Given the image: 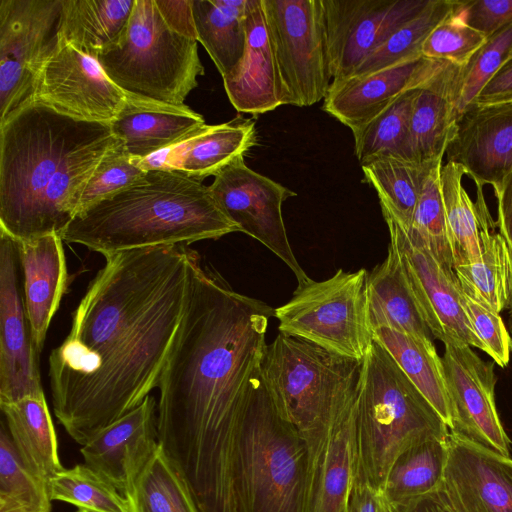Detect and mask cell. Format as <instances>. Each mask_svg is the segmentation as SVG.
I'll list each match as a JSON object with an SVG mask.
<instances>
[{"label":"cell","mask_w":512,"mask_h":512,"mask_svg":"<svg viewBox=\"0 0 512 512\" xmlns=\"http://www.w3.org/2000/svg\"><path fill=\"white\" fill-rule=\"evenodd\" d=\"M487 37L470 27L456 1L454 9L428 35L422 56L462 67L486 42Z\"/></svg>","instance_id":"cell-44"},{"label":"cell","mask_w":512,"mask_h":512,"mask_svg":"<svg viewBox=\"0 0 512 512\" xmlns=\"http://www.w3.org/2000/svg\"><path fill=\"white\" fill-rule=\"evenodd\" d=\"M463 167L447 162L441 167V188L453 268L473 263L480 256V220L475 203L465 190Z\"/></svg>","instance_id":"cell-37"},{"label":"cell","mask_w":512,"mask_h":512,"mask_svg":"<svg viewBox=\"0 0 512 512\" xmlns=\"http://www.w3.org/2000/svg\"><path fill=\"white\" fill-rule=\"evenodd\" d=\"M442 486L458 512H512L508 458L449 431Z\"/></svg>","instance_id":"cell-19"},{"label":"cell","mask_w":512,"mask_h":512,"mask_svg":"<svg viewBox=\"0 0 512 512\" xmlns=\"http://www.w3.org/2000/svg\"><path fill=\"white\" fill-rule=\"evenodd\" d=\"M239 231L202 181L177 171L150 170L77 213L60 236L106 257L138 248L187 246Z\"/></svg>","instance_id":"cell-4"},{"label":"cell","mask_w":512,"mask_h":512,"mask_svg":"<svg viewBox=\"0 0 512 512\" xmlns=\"http://www.w3.org/2000/svg\"><path fill=\"white\" fill-rule=\"evenodd\" d=\"M367 312L372 332L390 328L433 342L407 282L397 248L391 242L385 260L368 274Z\"/></svg>","instance_id":"cell-28"},{"label":"cell","mask_w":512,"mask_h":512,"mask_svg":"<svg viewBox=\"0 0 512 512\" xmlns=\"http://www.w3.org/2000/svg\"><path fill=\"white\" fill-rule=\"evenodd\" d=\"M259 363L246 390L238 463L241 512H308L306 445L279 414Z\"/></svg>","instance_id":"cell-7"},{"label":"cell","mask_w":512,"mask_h":512,"mask_svg":"<svg viewBox=\"0 0 512 512\" xmlns=\"http://www.w3.org/2000/svg\"><path fill=\"white\" fill-rule=\"evenodd\" d=\"M373 338L388 351L450 429L451 402L442 360L434 343L390 328L374 330Z\"/></svg>","instance_id":"cell-34"},{"label":"cell","mask_w":512,"mask_h":512,"mask_svg":"<svg viewBox=\"0 0 512 512\" xmlns=\"http://www.w3.org/2000/svg\"><path fill=\"white\" fill-rule=\"evenodd\" d=\"M498 202L497 225L512 252V170L493 188Z\"/></svg>","instance_id":"cell-50"},{"label":"cell","mask_w":512,"mask_h":512,"mask_svg":"<svg viewBox=\"0 0 512 512\" xmlns=\"http://www.w3.org/2000/svg\"><path fill=\"white\" fill-rule=\"evenodd\" d=\"M417 90L404 93L372 120L352 131L355 156L361 165L386 156L410 160L409 122Z\"/></svg>","instance_id":"cell-38"},{"label":"cell","mask_w":512,"mask_h":512,"mask_svg":"<svg viewBox=\"0 0 512 512\" xmlns=\"http://www.w3.org/2000/svg\"><path fill=\"white\" fill-rule=\"evenodd\" d=\"M510 332L512 334V322L510 324ZM510 351H512V335L510 336Z\"/></svg>","instance_id":"cell-55"},{"label":"cell","mask_w":512,"mask_h":512,"mask_svg":"<svg viewBox=\"0 0 512 512\" xmlns=\"http://www.w3.org/2000/svg\"><path fill=\"white\" fill-rule=\"evenodd\" d=\"M368 272L342 269L323 281L299 284L291 299L274 309L279 333L362 361L373 332L367 312Z\"/></svg>","instance_id":"cell-9"},{"label":"cell","mask_w":512,"mask_h":512,"mask_svg":"<svg viewBox=\"0 0 512 512\" xmlns=\"http://www.w3.org/2000/svg\"><path fill=\"white\" fill-rule=\"evenodd\" d=\"M390 242L400 256L402 267L432 336L444 343H464L484 351L460 303L461 288L454 271L435 258L424 240L412 229L383 214Z\"/></svg>","instance_id":"cell-13"},{"label":"cell","mask_w":512,"mask_h":512,"mask_svg":"<svg viewBox=\"0 0 512 512\" xmlns=\"http://www.w3.org/2000/svg\"><path fill=\"white\" fill-rule=\"evenodd\" d=\"M290 105L324 100L331 84L323 0H262Z\"/></svg>","instance_id":"cell-10"},{"label":"cell","mask_w":512,"mask_h":512,"mask_svg":"<svg viewBox=\"0 0 512 512\" xmlns=\"http://www.w3.org/2000/svg\"><path fill=\"white\" fill-rule=\"evenodd\" d=\"M225 214L244 232L266 246L294 273L298 285L309 281L298 263L282 215V205L296 193L249 168L239 157L214 176L209 186Z\"/></svg>","instance_id":"cell-12"},{"label":"cell","mask_w":512,"mask_h":512,"mask_svg":"<svg viewBox=\"0 0 512 512\" xmlns=\"http://www.w3.org/2000/svg\"><path fill=\"white\" fill-rule=\"evenodd\" d=\"M246 5L247 0H192L197 40L222 78L235 68L244 54Z\"/></svg>","instance_id":"cell-35"},{"label":"cell","mask_w":512,"mask_h":512,"mask_svg":"<svg viewBox=\"0 0 512 512\" xmlns=\"http://www.w3.org/2000/svg\"><path fill=\"white\" fill-rule=\"evenodd\" d=\"M135 0H62L58 39L95 59L125 29Z\"/></svg>","instance_id":"cell-33"},{"label":"cell","mask_w":512,"mask_h":512,"mask_svg":"<svg viewBox=\"0 0 512 512\" xmlns=\"http://www.w3.org/2000/svg\"><path fill=\"white\" fill-rule=\"evenodd\" d=\"M361 364L283 333L265 347L262 375L279 414L305 443L309 469L357 399Z\"/></svg>","instance_id":"cell-6"},{"label":"cell","mask_w":512,"mask_h":512,"mask_svg":"<svg viewBox=\"0 0 512 512\" xmlns=\"http://www.w3.org/2000/svg\"><path fill=\"white\" fill-rule=\"evenodd\" d=\"M437 411L373 338L361 364L354 423V480L381 490L396 458L430 438H447Z\"/></svg>","instance_id":"cell-5"},{"label":"cell","mask_w":512,"mask_h":512,"mask_svg":"<svg viewBox=\"0 0 512 512\" xmlns=\"http://www.w3.org/2000/svg\"><path fill=\"white\" fill-rule=\"evenodd\" d=\"M274 309L234 291L193 252L187 300L158 383V442L203 499L233 494L246 390Z\"/></svg>","instance_id":"cell-2"},{"label":"cell","mask_w":512,"mask_h":512,"mask_svg":"<svg viewBox=\"0 0 512 512\" xmlns=\"http://www.w3.org/2000/svg\"><path fill=\"white\" fill-rule=\"evenodd\" d=\"M48 483L35 475L19 457L6 424L0 430V510L51 512Z\"/></svg>","instance_id":"cell-40"},{"label":"cell","mask_w":512,"mask_h":512,"mask_svg":"<svg viewBox=\"0 0 512 512\" xmlns=\"http://www.w3.org/2000/svg\"><path fill=\"white\" fill-rule=\"evenodd\" d=\"M126 98L110 124L132 159H143L167 149L205 125L203 116L186 105Z\"/></svg>","instance_id":"cell-25"},{"label":"cell","mask_w":512,"mask_h":512,"mask_svg":"<svg viewBox=\"0 0 512 512\" xmlns=\"http://www.w3.org/2000/svg\"><path fill=\"white\" fill-rule=\"evenodd\" d=\"M404 512H458L441 485L438 489L413 503Z\"/></svg>","instance_id":"cell-52"},{"label":"cell","mask_w":512,"mask_h":512,"mask_svg":"<svg viewBox=\"0 0 512 512\" xmlns=\"http://www.w3.org/2000/svg\"><path fill=\"white\" fill-rule=\"evenodd\" d=\"M356 401L336 422L310 468L308 512H344L347 507L354 480Z\"/></svg>","instance_id":"cell-29"},{"label":"cell","mask_w":512,"mask_h":512,"mask_svg":"<svg viewBox=\"0 0 512 512\" xmlns=\"http://www.w3.org/2000/svg\"><path fill=\"white\" fill-rule=\"evenodd\" d=\"M157 402L137 407L93 435L80 449L84 464L123 491L128 473L157 446Z\"/></svg>","instance_id":"cell-24"},{"label":"cell","mask_w":512,"mask_h":512,"mask_svg":"<svg viewBox=\"0 0 512 512\" xmlns=\"http://www.w3.org/2000/svg\"><path fill=\"white\" fill-rule=\"evenodd\" d=\"M447 460V438H430L402 452L393 462L380 490L386 511L404 512L438 489L444 479Z\"/></svg>","instance_id":"cell-32"},{"label":"cell","mask_w":512,"mask_h":512,"mask_svg":"<svg viewBox=\"0 0 512 512\" xmlns=\"http://www.w3.org/2000/svg\"><path fill=\"white\" fill-rule=\"evenodd\" d=\"M445 154L475 185L497 186L512 170V102L465 110Z\"/></svg>","instance_id":"cell-20"},{"label":"cell","mask_w":512,"mask_h":512,"mask_svg":"<svg viewBox=\"0 0 512 512\" xmlns=\"http://www.w3.org/2000/svg\"><path fill=\"white\" fill-rule=\"evenodd\" d=\"M430 0H323L332 81L351 77L360 64Z\"/></svg>","instance_id":"cell-15"},{"label":"cell","mask_w":512,"mask_h":512,"mask_svg":"<svg viewBox=\"0 0 512 512\" xmlns=\"http://www.w3.org/2000/svg\"><path fill=\"white\" fill-rule=\"evenodd\" d=\"M456 1L430 0L419 14L396 29L374 50L352 76L372 73L423 57L421 51L426 38L451 13Z\"/></svg>","instance_id":"cell-39"},{"label":"cell","mask_w":512,"mask_h":512,"mask_svg":"<svg viewBox=\"0 0 512 512\" xmlns=\"http://www.w3.org/2000/svg\"><path fill=\"white\" fill-rule=\"evenodd\" d=\"M347 508V507H346ZM344 512H346V509L344 510Z\"/></svg>","instance_id":"cell-57"},{"label":"cell","mask_w":512,"mask_h":512,"mask_svg":"<svg viewBox=\"0 0 512 512\" xmlns=\"http://www.w3.org/2000/svg\"><path fill=\"white\" fill-rule=\"evenodd\" d=\"M507 309L509 310V314L512 317V295H511V298H510L509 305H508Z\"/></svg>","instance_id":"cell-53"},{"label":"cell","mask_w":512,"mask_h":512,"mask_svg":"<svg viewBox=\"0 0 512 512\" xmlns=\"http://www.w3.org/2000/svg\"><path fill=\"white\" fill-rule=\"evenodd\" d=\"M508 102H512V56L483 88L472 106H486Z\"/></svg>","instance_id":"cell-49"},{"label":"cell","mask_w":512,"mask_h":512,"mask_svg":"<svg viewBox=\"0 0 512 512\" xmlns=\"http://www.w3.org/2000/svg\"><path fill=\"white\" fill-rule=\"evenodd\" d=\"M442 161L429 171L410 228L426 243L435 258L449 271H454L452 253L448 241L445 211L441 188Z\"/></svg>","instance_id":"cell-42"},{"label":"cell","mask_w":512,"mask_h":512,"mask_svg":"<svg viewBox=\"0 0 512 512\" xmlns=\"http://www.w3.org/2000/svg\"><path fill=\"white\" fill-rule=\"evenodd\" d=\"M121 493L128 512H200L187 481L159 442L128 473Z\"/></svg>","instance_id":"cell-30"},{"label":"cell","mask_w":512,"mask_h":512,"mask_svg":"<svg viewBox=\"0 0 512 512\" xmlns=\"http://www.w3.org/2000/svg\"><path fill=\"white\" fill-rule=\"evenodd\" d=\"M126 99L97 59L58 39L37 72L28 101L77 119L110 123Z\"/></svg>","instance_id":"cell-14"},{"label":"cell","mask_w":512,"mask_h":512,"mask_svg":"<svg viewBox=\"0 0 512 512\" xmlns=\"http://www.w3.org/2000/svg\"><path fill=\"white\" fill-rule=\"evenodd\" d=\"M467 24L487 38L512 23V0L460 1Z\"/></svg>","instance_id":"cell-47"},{"label":"cell","mask_w":512,"mask_h":512,"mask_svg":"<svg viewBox=\"0 0 512 512\" xmlns=\"http://www.w3.org/2000/svg\"><path fill=\"white\" fill-rule=\"evenodd\" d=\"M194 250L156 246L105 257L49 356L52 407L81 446L158 387L183 316Z\"/></svg>","instance_id":"cell-1"},{"label":"cell","mask_w":512,"mask_h":512,"mask_svg":"<svg viewBox=\"0 0 512 512\" xmlns=\"http://www.w3.org/2000/svg\"><path fill=\"white\" fill-rule=\"evenodd\" d=\"M119 140L109 122L27 101L0 121V231L13 240L60 234Z\"/></svg>","instance_id":"cell-3"},{"label":"cell","mask_w":512,"mask_h":512,"mask_svg":"<svg viewBox=\"0 0 512 512\" xmlns=\"http://www.w3.org/2000/svg\"><path fill=\"white\" fill-rule=\"evenodd\" d=\"M145 173L146 171L133 162L119 141L101 160L89 179L81 195L77 213L131 185Z\"/></svg>","instance_id":"cell-45"},{"label":"cell","mask_w":512,"mask_h":512,"mask_svg":"<svg viewBox=\"0 0 512 512\" xmlns=\"http://www.w3.org/2000/svg\"><path fill=\"white\" fill-rule=\"evenodd\" d=\"M76 512H88V511L83 510V509H78Z\"/></svg>","instance_id":"cell-56"},{"label":"cell","mask_w":512,"mask_h":512,"mask_svg":"<svg viewBox=\"0 0 512 512\" xmlns=\"http://www.w3.org/2000/svg\"><path fill=\"white\" fill-rule=\"evenodd\" d=\"M451 402L449 431L501 456L510 457V439L495 402L494 362L480 358L464 343H444L441 357Z\"/></svg>","instance_id":"cell-16"},{"label":"cell","mask_w":512,"mask_h":512,"mask_svg":"<svg viewBox=\"0 0 512 512\" xmlns=\"http://www.w3.org/2000/svg\"><path fill=\"white\" fill-rule=\"evenodd\" d=\"M15 243L23 278L24 306L33 344L40 354L67 287L63 239L60 234L52 233Z\"/></svg>","instance_id":"cell-23"},{"label":"cell","mask_w":512,"mask_h":512,"mask_svg":"<svg viewBox=\"0 0 512 512\" xmlns=\"http://www.w3.org/2000/svg\"><path fill=\"white\" fill-rule=\"evenodd\" d=\"M346 512H387L379 490L367 484H353Z\"/></svg>","instance_id":"cell-51"},{"label":"cell","mask_w":512,"mask_h":512,"mask_svg":"<svg viewBox=\"0 0 512 512\" xmlns=\"http://www.w3.org/2000/svg\"><path fill=\"white\" fill-rule=\"evenodd\" d=\"M155 2L161 16L172 30L197 40L192 0H155Z\"/></svg>","instance_id":"cell-48"},{"label":"cell","mask_w":512,"mask_h":512,"mask_svg":"<svg viewBox=\"0 0 512 512\" xmlns=\"http://www.w3.org/2000/svg\"><path fill=\"white\" fill-rule=\"evenodd\" d=\"M256 144L255 123L237 117L218 125L205 124L181 142L143 159H132L144 171L167 170L202 181L215 176Z\"/></svg>","instance_id":"cell-22"},{"label":"cell","mask_w":512,"mask_h":512,"mask_svg":"<svg viewBox=\"0 0 512 512\" xmlns=\"http://www.w3.org/2000/svg\"><path fill=\"white\" fill-rule=\"evenodd\" d=\"M62 0H0V121L30 99L58 42Z\"/></svg>","instance_id":"cell-11"},{"label":"cell","mask_w":512,"mask_h":512,"mask_svg":"<svg viewBox=\"0 0 512 512\" xmlns=\"http://www.w3.org/2000/svg\"><path fill=\"white\" fill-rule=\"evenodd\" d=\"M508 468H509L510 474L512 476V459L511 458H508Z\"/></svg>","instance_id":"cell-54"},{"label":"cell","mask_w":512,"mask_h":512,"mask_svg":"<svg viewBox=\"0 0 512 512\" xmlns=\"http://www.w3.org/2000/svg\"><path fill=\"white\" fill-rule=\"evenodd\" d=\"M462 310L470 328L484 345V352L500 367H505L510 358V335L499 313L485 307L462 289Z\"/></svg>","instance_id":"cell-46"},{"label":"cell","mask_w":512,"mask_h":512,"mask_svg":"<svg viewBox=\"0 0 512 512\" xmlns=\"http://www.w3.org/2000/svg\"><path fill=\"white\" fill-rule=\"evenodd\" d=\"M197 42L172 30L155 0H135L125 29L97 61L126 97L182 106L205 73Z\"/></svg>","instance_id":"cell-8"},{"label":"cell","mask_w":512,"mask_h":512,"mask_svg":"<svg viewBox=\"0 0 512 512\" xmlns=\"http://www.w3.org/2000/svg\"><path fill=\"white\" fill-rule=\"evenodd\" d=\"M447 63L421 57L372 73L332 81L322 109L353 131L404 93L424 86Z\"/></svg>","instance_id":"cell-18"},{"label":"cell","mask_w":512,"mask_h":512,"mask_svg":"<svg viewBox=\"0 0 512 512\" xmlns=\"http://www.w3.org/2000/svg\"><path fill=\"white\" fill-rule=\"evenodd\" d=\"M476 186L475 206L480 220V256L454 267L460 288L474 300L500 313L512 295V252L490 215L483 186Z\"/></svg>","instance_id":"cell-27"},{"label":"cell","mask_w":512,"mask_h":512,"mask_svg":"<svg viewBox=\"0 0 512 512\" xmlns=\"http://www.w3.org/2000/svg\"><path fill=\"white\" fill-rule=\"evenodd\" d=\"M6 427L23 463L48 483L61 471L58 440L48 404L44 396H27L1 404Z\"/></svg>","instance_id":"cell-31"},{"label":"cell","mask_w":512,"mask_h":512,"mask_svg":"<svg viewBox=\"0 0 512 512\" xmlns=\"http://www.w3.org/2000/svg\"><path fill=\"white\" fill-rule=\"evenodd\" d=\"M437 162L440 161L420 163L386 156L362 164L361 169L377 192L382 214L410 227L424 181Z\"/></svg>","instance_id":"cell-36"},{"label":"cell","mask_w":512,"mask_h":512,"mask_svg":"<svg viewBox=\"0 0 512 512\" xmlns=\"http://www.w3.org/2000/svg\"><path fill=\"white\" fill-rule=\"evenodd\" d=\"M459 67L447 63L415 95L408 135L409 159L420 163L441 161L455 137L459 120L457 76Z\"/></svg>","instance_id":"cell-26"},{"label":"cell","mask_w":512,"mask_h":512,"mask_svg":"<svg viewBox=\"0 0 512 512\" xmlns=\"http://www.w3.org/2000/svg\"><path fill=\"white\" fill-rule=\"evenodd\" d=\"M512 56V23L489 36L470 60L459 67L457 109L459 115L472 106L488 82Z\"/></svg>","instance_id":"cell-43"},{"label":"cell","mask_w":512,"mask_h":512,"mask_svg":"<svg viewBox=\"0 0 512 512\" xmlns=\"http://www.w3.org/2000/svg\"><path fill=\"white\" fill-rule=\"evenodd\" d=\"M20 273L16 243L0 231V405L44 396Z\"/></svg>","instance_id":"cell-17"},{"label":"cell","mask_w":512,"mask_h":512,"mask_svg":"<svg viewBox=\"0 0 512 512\" xmlns=\"http://www.w3.org/2000/svg\"><path fill=\"white\" fill-rule=\"evenodd\" d=\"M246 34L241 60L222 78L229 101L238 112L251 115L290 105L267 28L262 0H247Z\"/></svg>","instance_id":"cell-21"},{"label":"cell","mask_w":512,"mask_h":512,"mask_svg":"<svg viewBox=\"0 0 512 512\" xmlns=\"http://www.w3.org/2000/svg\"><path fill=\"white\" fill-rule=\"evenodd\" d=\"M52 501H62L88 512H128L119 490L86 464L63 468L48 481Z\"/></svg>","instance_id":"cell-41"}]
</instances>
